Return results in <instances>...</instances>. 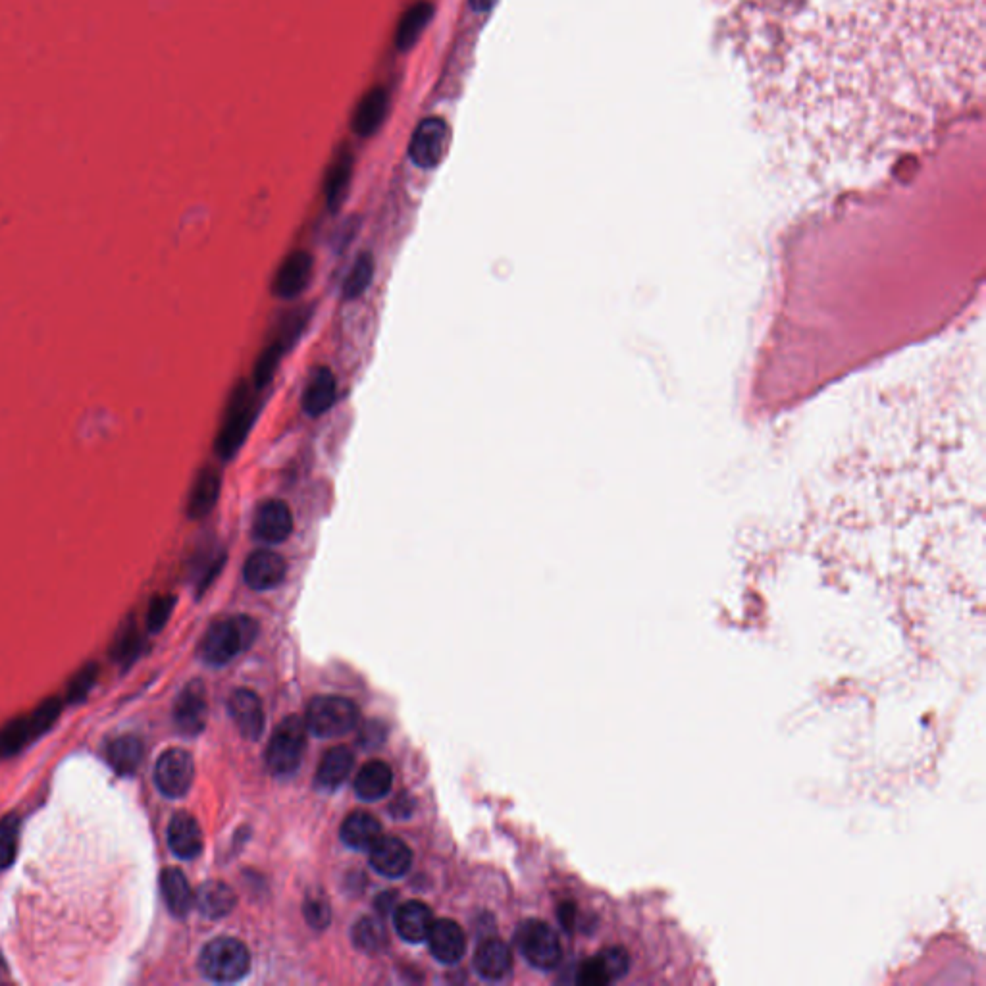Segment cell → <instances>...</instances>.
Returning <instances> with one entry per match:
<instances>
[{
	"label": "cell",
	"instance_id": "836d02e7",
	"mask_svg": "<svg viewBox=\"0 0 986 986\" xmlns=\"http://www.w3.org/2000/svg\"><path fill=\"white\" fill-rule=\"evenodd\" d=\"M31 738L33 732L27 717L10 721L8 725L0 728V757H10L20 752Z\"/></svg>",
	"mask_w": 986,
	"mask_h": 986
},
{
	"label": "cell",
	"instance_id": "52a82bcc",
	"mask_svg": "<svg viewBox=\"0 0 986 986\" xmlns=\"http://www.w3.org/2000/svg\"><path fill=\"white\" fill-rule=\"evenodd\" d=\"M524 960L540 971H553L563 960V946L551 925L538 919L524 921L515 935Z\"/></svg>",
	"mask_w": 986,
	"mask_h": 986
},
{
	"label": "cell",
	"instance_id": "5b68a950",
	"mask_svg": "<svg viewBox=\"0 0 986 986\" xmlns=\"http://www.w3.org/2000/svg\"><path fill=\"white\" fill-rule=\"evenodd\" d=\"M305 748L307 725L297 715H289L276 727L270 738L266 750V765L278 777L293 775L303 761Z\"/></svg>",
	"mask_w": 986,
	"mask_h": 986
},
{
	"label": "cell",
	"instance_id": "3957f363",
	"mask_svg": "<svg viewBox=\"0 0 986 986\" xmlns=\"http://www.w3.org/2000/svg\"><path fill=\"white\" fill-rule=\"evenodd\" d=\"M203 977L218 985L239 983L251 969L249 948L237 938H216L208 942L199 956Z\"/></svg>",
	"mask_w": 986,
	"mask_h": 986
},
{
	"label": "cell",
	"instance_id": "60d3db41",
	"mask_svg": "<svg viewBox=\"0 0 986 986\" xmlns=\"http://www.w3.org/2000/svg\"><path fill=\"white\" fill-rule=\"evenodd\" d=\"M137 648H139V642H137V636H135V630L128 626L124 628V632L120 634L118 642H116V648H114V653L120 661H128L131 657L137 655Z\"/></svg>",
	"mask_w": 986,
	"mask_h": 986
},
{
	"label": "cell",
	"instance_id": "d590c367",
	"mask_svg": "<svg viewBox=\"0 0 986 986\" xmlns=\"http://www.w3.org/2000/svg\"><path fill=\"white\" fill-rule=\"evenodd\" d=\"M20 842V817L8 815L0 821V869H6L18 856Z\"/></svg>",
	"mask_w": 986,
	"mask_h": 986
},
{
	"label": "cell",
	"instance_id": "bcb514c9",
	"mask_svg": "<svg viewBox=\"0 0 986 986\" xmlns=\"http://www.w3.org/2000/svg\"><path fill=\"white\" fill-rule=\"evenodd\" d=\"M6 979H8V965H6V961H4L2 954H0V981H6Z\"/></svg>",
	"mask_w": 986,
	"mask_h": 986
},
{
	"label": "cell",
	"instance_id": "7c38bea8",
	"mask_svg": "<svg viewBox=\"0 0 986 986\" xmlns=\"http://www.w3.org/2000/svg\"><path fill=\"white\" fill-rule=\"evenodd\" d=\"M291 532L293 515L284 501L272 499L260 503L253 519V536L260 544H282L291 536Z\"/></svg>",
	"mask_w": 986,
	"mask_h": 986
},
{
	"label": "cell",
	"instance_id": "44dd1931",
	"mask_svg": "<svg viewBox=\"0 0 986 986\" xmlns=\"http://www.w3.org/2000/svg\"><path fill=\"white\" fill-rule=\"evenodd\" d=\"M168 844L174 856L195 859L203 852V831L197 819L189 813H176L168 827Z\"/></svg>",
	"mask_w": 986,
	"mask_h": 986
},
{
	"label": "cell",
	"instance_id": "4dcf8cb0",
	"mask_svg": "<svg viewBox=\"0 0 986 986\" xmlns=\"http://www.w3.org/2000/svg\"><path fill=\"white\" fill-rule=\"evenodd\" d=\"M351 174H353V158L349 153H343L334 160L326 176V199H328V207L332 210H338L341 203L345 201L351 183Z\"/></svg>",
	"mask_w": 986,
	"mask_h": 986
},
{
	"label": "cell",
	"instance_id": "5bb4252c",
	"mask_svg": "<svg viewBox=\"0 0 986 986\" xmlns=\"http://www.w3.org/2000/svg\"><path fill=\"white\" fill-rule=\"evenodd\" d=\"M368 852L372 869L386 879H401L409 873L413 863L411 848L395 836H380Z\"/></svg>",
	"mask_w": 986,
	"mask_h": 986
},
{
	"label": "cell",
	"instance_id": "7a4b0ae2",
	"mask_svg": "<svg viewBox=\"0 0 986 986\" xmlns=\"http://www.w3.org/2000/svg\"><path fill=\"white\" fill-rule=\"evenodd\" d=\"M259 634V624L247 615H237L212 624L201 642V657L207 665H228L241 651L249 648Z\"/></svg>",
	"mask_w": 986,
	"mask_h": 986
},
{
	"label": "cell",
	"instance_id": "f1b7e54d",
	"mask_svg": "<svg viewBox=\"0 0 986 986\" xmlns=\"http://www.w3.org/2000/svg\"><path fill=\"white\" fill-rule=\"evenodd\" d=\"M434 18V6L430 2H416L411 6L403 18L399 20L397 33H395V45L399 51H411L422 37L424 29Z\"/></svg>",
	"mask_w": 986,
	"mask_h": 986
},
{
	"label": "cell",
	"instance_id": "1f68e13d",
	"mask_svg": "<svg viewBox=\"0 0 986 986\" xmlns=\"http://www.w3.org/2000/svg\"><path fill=\"white\" fill-rule=\"evenodd\" d=\"M351 938H353V944L357 950H361L364 954H370V956L380 954L388 944V933H386L384 925L374 917L359 919L353 927Z\"/></svg>",
	"mask_w": 986,
	"mask_h": 986
},
{
	"label": "cell",
	"instance_id": "30bf717a",
	"mask_svg": "<svg viewBox=\"0 0 986 986\" xmlns=\"http://www.w3.org/2000/svg\"><path fill=\"white\" fill-rule=\"evenodd\" d=\"M630 954L623 946H611L601 950L597 956L582 961L576 971V983L586 986L611 985L628 975Z\"/></svg>",
	"mask_w": 986,
	"mask_h": 986
},
{
	"label": "cell",
	"instance_id": "9c48e42d",
	"mask_svg": "<svg viewBox=\"0 0 986 986\" xmlns=\"http://www.w3.org/2000/svg\"><path fill=\"white\" fill-rule=\"evenodd\" d=\"M195 779V763L191 753L172 748L156 761L155 782L166 798H182Z\"/></svg>",
	"mask_w": 986,
	"mask_h": 986
},
{
	"label": "cell",
	"instance_id": "2e32d148",
	"mask_svg": "<svg viewBox=\"0 0 986 986\" xmlns=\"http://www.w3.org/2000/svg\"><path fill=\"white\" fill-rule=\"evenodd\" d=\"M426 942H428L434 958L440 963H445V965L459 963L467 952L465 931L461 929L459 923H455L451 919L434 921L430 933L426 936Z\"/></svg>",
	"mask_w": 986,
	"mask_h": 986
},
{
	"label": "cell",
	"instance_id": "e0dca14e",
	"mask_svg": "<svg viewBox=\"0 0 986 986\" xmlns=\"http://www.w3.org/2000/svg\"><path fill=\"white\" fill-rule=\"evenodd\" d=\"M228 709L243 738L259 740L264 730V709L259 696L253 690L239 688L230 696Z\"/></svg>",
	"mask_w": 986,
	"mask_h": 986
},
{
	"label": "cell",
	"instance_id": "8992f818",
	"mask_svg": "<svg viewBox=\"0 0 986 986\" xmlns=\"http://www.w3.org/2000/svg\"><path fill=\"white\" fill-rule=\"evenodd\" d=\"M305 725L318 738H338L359 725V709L339 696H320L311 701Z\"/></svg>",
	"mask_w": 986,
	"mask_h": 986
},
{
	"label": "cell",
	"instance_id": "b9f144b4",
	"mask_svg": "<svg viewBox=\"0 0 986 986\" xmlns=\"http://www.w3.org/2000/svg\"><path fill=\"white\" fill-rule=\"evenodd\" d=\"M413 807H415V800L411 796L399 794L397 800L391 804L390 811L397 819H407V817H411Z\"/></svg>",
	"mask_w": 986,
	"mask_h": 986
},
{
	"label": "cell",
	"instance_id": "ba28073f",
	"mask_svg": "<svg viewBox=\"0 0 986 986\" xmlns=\"http://www.w3.org/2000/svg\"><path fill=\"white\" fill-rule=\"evenodd\" d=\"M451 143V130L447 122L432 116L420 122L409 145V156L418 168L432 170L442 164Z\"/></svg>",
	"mask_w": 986,
	"mask_h": 986
},
{
	"label": "cell",
	"instance_id": "f6af8a7d",
	"mask_svg": "<svg viewBox=\"0 0 986 986\" xmlns=\"http://www.w3.org/2000/svg\"><path fill=\"white\" fill-rule=\"evenodd\" d=\"M495 4H497V0H470V6L476 12H490Z\"/></svg>",
	"mask_w": 986,
	"mask_h": 986
},
{
	"label": "cell",
	"instance_id": "d4e9b609",
	"mask_svg": "<svg viewBox=\"0 0 986 986\" xmlns=\"http://www.w3.org/2000/svg\"><path fill=\"white\" fill-rule=\"evenodd\" d=\"M353 765H355V757L351 750H347L345 746H336L324 753L314 782L322 790H336L349 777Z\"/></svg>",
	"mask_w": 986,
	"mask_h": 986
},
{
	"label": "cell",
	"instance_id": "83f0119b",
	"mask_svg": "<svg viewBox=\"0 0 986 986\" xmlns=\"http://www.w3.org/2000/svg\"><path fill=\"white\" fill-rule=\"evenodd\" d=\"M160 888H162V898L172 915L185 917L189 909L193 908L195 894L180 869L176 867L164 869L160 875Z\"/></svg>",
	"mask_w": 986,
	"mask_h": 986
},
{
	"label": "cell",
	"instance_id": "ab89813d",
	"mask_svg": "<svg viewBox=\"0 0 986 986\" xmlns=\"http://www.w3.org/2000/svg\"><path fill=\"white\" fill-rule=\"evenodd\" d=\"M176 605V599L172 596L156 597L151 603V609H149V617H147V624H149V630L151 632H158L166 621L168 617L172 615V609Z\"/></svg>",
	"mask_w": 986,
	"mask_h": 986
},
{
	"label": "cell",
	"instance_id": "ac0fdd59",
	"mask_svg": "<svg viewBox=\"0 0 986 986\" xmlns=\"http://www.w3.org/2000/svg\"><path fill=\"white\" fill-rule=\"evenodd\" d=\"M474 969L486 981H503L513 969V952L503 940L488 938L476 948Z\"/></svg>",
	"mask_w": 986,
	"mask_h": 986
},
{
	"label": "cell",
	"instance_id": "8d00e7d4",
	"mask_svg": "<svg viewBox=\"0 0 986 986\" xmlns=\"http://www.w3.org/2000/svg\"><path fill=\"white\" fill-rule=\"evenodd\" d=\"M60 715V700L56 698H51V700L43 701L29 717V727H31V732H33V738L43 734L45 730L51 728L52 723L56 721V717Z\"/></svg>",
	"mask_w": 986,
	"mask_h": 986
},
{
	"label": "cell",
	"instance_id": "d6986e66",
	"mask_svg": "<svg viewBox=\"0 0 986 986\" xmlns=\"http://www.w3.org/2000/svg\"><path fill=\"white\" fill-rule=\"evenodd\" d=\"M393 925L397 935L401 936L405 942L418 944L424 942L434 925V915L430 908L418 900H411L401 904L395 909L393 915Z\"/></svg>",
	"mask_w": 986,
	"mask_h": 986
},
{
	"label": "cell",
	"instance_id": "e575fe53",
	"mask_svg": "<svg viewBox=\"0 0 986 986\" xmlns=\"http://www.w3.org/2000/svg\"><path fill=\"white\" fill-rule=\"evenodd\" d=\"M284 353H286V343L284 341H276L274 345H268L260 353L259 361L255 364V370H253V380H255V386L259 390L266 388L272 382V378H274V374H276V370L280 366V361H282Z\"/></svg>",
	"mask_w": 986,
	"mask_h": 986
},
{
	"label": "cell",
	"instance_id": "7bdbcfd3",
	"mask_svg": "<svg viewBox=\"0 0 986 986\" xmlns=\"http://www.w3.org/2000/svg\"><path fill=\"white\" fill-rule=\"evenodd\" d=\"M576 915H578V911H576V906L572 902H565V904L559 906V921H561V925H563V929L567 933L574 931V927H576Z\"/></svg>",
	"mask_w": 986,
	"mask_h": 986
},
{
	"label": "cell",
	"instance_id": "d6a6232c",
	"mask_svg": "<svg viewBox=\"0 0 986 986\" xmlns=\"http://www.w3.org/2000/svg\"><path fill=\"white\" fill-rule=\"evenodd\" d=\"M372 280H374V259L368 253H364L355 260V264L351 266V270L343 282V297L349 301L359 299L361 295L366 293Z\"/></svg>",
	"mask_w": 986,
	"mask_h": 986
},
{
	"label": "cell",
	"instance_id": "cb8c5ba5",
	"mask_svg": "<svg viewBox=\"0 0 986 986\" xmlns=\"http://www.w3.org/2000/svg\"><path fill=\"white\" fill-rule=\"evenodd\" d=\"M382 836V825L376 817L363 811L351 813L341 825V840L355 852H368Z\"/></svg>",
	"mask_w": 986,
	"mask_h": 986
},
{
	"label": "cell",
	"instance_id": "6da1fadb",
	"mask_svg": "<svg viewBox=\"0 0 986 986\" xmlns=\"http://www.w3.org/2000/svg\"><path fill=\"white\" fill-rule=\"evenodd\" d=\"M985 0H832L796 54L790 110L829 145H908L983 91Z\"/></svg>",
	"mask_w": 986,
	"mask_h": 986
},
{
	"label": "cell",
	"instance_id": "f546056e",
	"mask_svg": "<svg viewBox=\"0 0 986 986\" xmlns=\"http://www.w3.org/2000/svg\"><path fill=\"white\" fill-rule=\"evenodd\" d=\"M143 742L137 736H120L106 748V761L118 775H133L143 761Z\"/></svg>",
	"mask_w": 986,
	"mask_h": 986
},
{
	"label": "cell",
	"instance_id": "f35d334b",
	"mask_svg": "<svg viewBox=\"0 0 986 986\" xmlns=\"http://www.w3.org/2000/svg\"><path fill=\"white\" fill-rule=\"evenodd\" d=\"M97 673H99L97 665L83 667L78 675H76V678L72 680L70 688H68V700L72 701V703L83 700L87 696V692L93 688V684L97 680Z\"/></svg>",
	"mask_w": 986,
	"mask_h": 986
},
{
	"label": "cell",
	"instance_id": "ee69618b",
	"mask_svg": "<svg viewBox=\"0 0 986 986\" xmlns=\"http://www.w3.org/2000/svg\"><path fill=\"white\" fill-rule=\"evenodd\" d=\"M393 904H395V892H384V894L376 900V908L380 909L382 913H388L390 909H393Z\"/></svg>",
	"mask_w": 986,
	"mask_h": 986
},
{
	"label": "cell",
	"instance_id": "74e56055",
	"mask_svg": "<svg viewBox=\"0 0 986 986\" xmlns=\"http://www.w3.org/2000/svg\"><path fill=\"white\" fill-rule=\"evenodd\" d=\"M305 917H307L312 929H326L330 919H332L328 900L322 894L309 896L305 902Z\"/></svg>",
	"mask_w": 986,
	"mask_h": 986
},
{
	"label": "cell",
	"instance_id": "4fadbf2b",
	"mask_svg": "<svg viewBox=\"0 0 986 986\" xmlns=\"http://www.w3.org/2000/svg\"><path fill=\"white\" fill-rule=\"evenodd\" d=\"M312 268H314V260L309 253L305 251L291 253L280 264L272 280V293L278 299H286V301L299 297L311 284Z\"/></svg>",
	"mask_w": 986,
	"mask_h": 986
},
{
	"label": "cell",
	"instance_id": "8fae6325",
	"mask_svg": "<svg viewBox=\"0 0 986 986\" xmlns=\"http://www.w3.org/2000/svg\"><path fill=\"white\" fill-rule=\"evenodd\" d=\"M208 717L207 690L201 680L189 682L174 703V723L185 736H197L205 730Z\"/></svg>",
	"mask_w": 986,
	"mask_h": 986
},
{
	"label": "cell",
	"instance_id": "484cf974",
	"mask_svg": "<svg viewBox=\"0 0 986 986\" xmlns=\"http://www.w3.org/2000/svg\"><path fill=\"white\" fill-rule=\"evenodd\" d=\"M391 784L390 765L384 761H368L355 779V792L364 802H378L390 794Z\"/></svg>",
	"mask_w": 986,
	"mask_h": 986
},
{
	"label": "cell",
	"instance_id": "603a6c76",
	"mask_svg": "<svg viewBox=\"0 0 986 986\" xmlns=\"http://www.w3.org/2000/svg\"><path fill=\"white\" fill-rule=\"evenodd\" d=\"M338 399V384L328 368H316L303 393V409L309 416L328 413Z\"/></svg>",
	"mask_w": 986,
	"mask_h": 986
},
{
	"label": "cell",
	"instance_id": "7402d4cb",
	"mask_svg": "<svg viewBox=\"0 0 986 986\" xmlns=\"http://www.w3.org/2000/svg\"><path fill=\"white\" fill-rule=\"evenodd\" d=\"M222 492V478L216 470L203 468L193 480L191 492L187 497V517L193 520L205 519L216 507Z\"/></svg>",
	"mask_w": 986,
	"mask_h": 986
},
{
	"label": "cell",
	"instance_id": "9a60e30c",
	"mask_svg": "<svg viewBox=\"0 0 986 986\" xmlns=\"http://www.w3.org/2000/svg\"><path fill=\"white\" fill-rule=\"evenodd\" d=\"M287 574V565L284 557L270 549H260L255 551L245 567H243V578L249 584V588L264 592V590H274L278 588Z\"/></svg>",
	"mask_w": 986,
	"mask_h": 986
},
{
	"label": "cell",
	"instance_id": "277c9868",
	"mask_svg": "<svg viewBox=\"0 0 986 986\" xmlns=\"http://www.w3.org/2000/svg\"><path fill=\"white\" fill-rule=\"evenodd\" d=\"M257 411H259V407H257L251 391L245 384H239L228 401L226 416L222 420V428H220V432L216 436V443H214V449H216L220 459H224V461L232 459L237 453V449L245 443L253 424H255Z\"/></svg>",
	"mask_w": 986,
	"mask_h": 986
},
{
	"label": "cell",
	"instance_id": "4316f807",
	"mask_svg": "<svg viewBox=\"0 0 986 986\" xmlns=\"http://www.w3.org/2000/svg\"><path fill=\"white\" fill-rule=\"evenodd\" d=\"M235 892L228 884L220 881H208L201 884V888L195 892L193 904L208 919H222L228 913H232L235 908Z\"/></svg>",
	"mask_w": 986,
	"mask_h": 986
},
{
	"label": "cell",
	"instance_id": "ffe728a7",
	"mask_svg": "<svg viewBox=\"0 0 986 986\" xmlns=\"http://www.w3.org/2000/svg\"><path fill=\"white\" fill-rule=\"evenodd\" d=\"M390 112V97L384 87H372L353 114V130L361 137H370L384 124Z\"/></svg>",
	"mask_w": 986,
	"mask_h": 986
}]
</instances>
